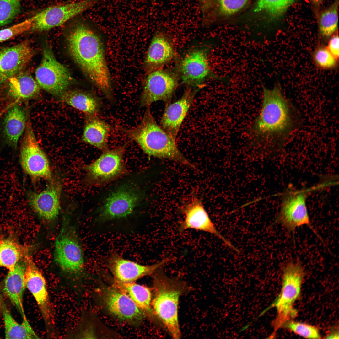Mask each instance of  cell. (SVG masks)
Masks as SVG:
<instances>
[{"instance_id":"6da1fadb","label":"cell","mask_w":339,"mask_h":339,"mask_svg":"<svg viewBox=\"0 0 339 339\" xmlns=\"http://www.w3.org/2000/svg\"><path fill=\"white\" fill-rule=\"evenodd\" d=\"M262 106L250 130L256 140H261L268 151L277 156L284 153L287 140L299 128L302 118L299 110L284 95L280 85L271 89L263 86Z\"/></svg>"},{"instance_id":"7a4b0ae2","label":"cell","mask_w":339,"mask_h":339,"mask_svg":"<svg viewBox=\"0 0 339 339\" xmlns=\"http://www.w3.org/2000/svg\"><path fill=\"white\" fill-rule=\"evenodd\" d=\"M75 20L67 34L68 52L91 81L112 102L111 78L102 40L83 21Z\"/></svg>"},{"instance_id":"3957f363","label":"cell","mask_w":339,"mask_h":339,"mask_svg":"<svg viewBox=\"0 0 339 339\" xmlns=\"http://www.w3.org/2000/svg\"><path fill=\"white\" fill-rule=\"evenodd\" d=\"M117 128L137 143L148 156L167 159L194 167L181 152L175 140L157 124L149 107L146 110L141 121L136 127Z\"/></svg>"},{"instance_id":"277c9868","label":"cell","mask_w":339,"mask_h":339,"mask_svg":"<svg viewBox=\"0 0 339 339\" xmlns=\"http://www.w3.org/2000/svg\"><path fill=\"white\" fill-rule=\"evenodd\" d=\"M155 273L151 300L153 309L171 336L174 339L180 338L179 300L180 296L188 293L191 288L180 279L166 276L162 268Z\"/></svg>"},{"instance_id":"5b68a950","label":"cell","mask_w":339,"mask_h":339,"mask_svg":"<svg viewBox=\"0 0 339 339\" xmlns=\"http://www.w3.org/2000/svg\"><path fill=\"white\" fill-rule=\"evenodd\" d=\"M305 274L304 267L299 259L290 260L283 266L281 291L273 304L277 312L272 323L273 335L285 322L296 316L297 311L294 304L300 296Z\"/></svg>"},{"instance_id":"8992f818","label":"cell","mask_w":339,"mask_h":339,"mask_svg":"<svg viewBox=\"0 0 339 339\" xmlns=\"http://www.w3.org/2000/svg\"><path fill=\"white\" fill-rule=\"evenodd\" d=\"M310 191L305 187L299 189L289 184L282 193L280 209L274 223L281 224L293 234L297 228L306 225L321 240L311 224L308 212L306 201Z\"/></svg>"},{"instance_id":"52a82bcc","label":"cell","mask_w":339,"mask_h":339,"mask_svg":"<svg viewBox=\"0 0 339 339\" xmlns=\"http://www.w3.org/2000/svg\"><path fill=\"white\" fill-rule=\"evenodd\" d=\"M35 75L40 88L59 97L67 90L72 80L70 71L56 59L48 44L44 47L42 60Z\"/></svg>"},{"instance_id":"ba28073f","label":"cell","mask_w":339,"mask_h":339,"mask_svg":"<svg viewBox=\"0 0 339 339\" xmlns=\"http://www.w3.org/2000/svg\"><path fill=\"white\" fill-rule=\"evenodd\" d=\"M98 0H80L43 8L29 18L30 31L42 32L60 26L92 7Z\"/></svg>"},{"instance_id":"9c48e42d","label":"cell","mask_w":339,"mask_h":339,"mask_svg":"<svg viewBox=\"0 0 339 339\" xmlns=\"http://www.w3.org/2000/svg\"><path fill=\"white\" fill-rule=\"evenodd\" d=\"M55 259L63 271L78 275L84 270L82 248L76 232L67 223L63 225L55 244Z\"/></svg>"},{"instance_id":"30bf717a","label":"cell","mask_w":339,"mask_h":339,"mask_svg":"<svg viewBox=\"0 0 339 339\" xmlns=\"http://www.w3.org/2000/svg\"><path fill=\"white\" fill-rule=\"evenodd\" d=\"M25 260L26 288L31 293L37 304L48 335L53 336L55 334L54 314L46 280L30 254L26 256Z\"/></svg>"},{"instance_id":"8fae6325","label":"cell","mask_w":339,"mask_h":339,"mask_svg":"<svg viewBox=\"0 0 339 339\" xmlns=\"http://www.w3.org/2000/svg\"><path fill=\"white\" fill-rule=\"evenodd\" d=\"M142 198L137 187L126 184L119 187L107 197L100 209L98 220L100 223L126 218L133 212Z\"/></svg>"},{"instance_id":"7c38bea8","label":"cell","mask_w":339,"mask_h":339,"mask_svg":"<svg viewBox=\"0 0 339 339\" xmlns=\"http://www.w3.org/2000/svg\"><path fill=\"white\" fill-rule=\"evenodd\" d=\"M127 142L117 148L107 149L94 161L85 167L88 180L102 185L126 175L123 155Z\"/></svg>"},{"instance_id":"4fadbf2b","label":"cell","mask_w":339,"mask_h":339,"mask_svg":"<svg viewBox=\"0 0 339 339\" xmlns=\"http://www.w3.org/2000/svg\"><path fill=\"white\" fill-rule=\"evenodd\" d=\"M21 144L20 163L24 172L33 179L52 180L47 158L40 147L30 124L27 122Z\"/></svg>"},{"instance_id":"5bb4252c","label":"cell","mask_w":339,"mask_h":339,"mask_svg":"<svg viewBox=\"0 0 339 339\" xmlns=\"http://www.w3.org/2000/svg\"><path fill=\"white\" fill-rule=\"evenodd\" d=\"M209 51L208 47L196 48L184 56L180 67L184 83L191 86L198 87L209 79L229 83V80L227 78L218 76L211 70L208 58Z\"/></svg>"},{"instance_id":"9a60e30c","label":"cell","mask_w":339,"mask_h":339,"mask_svg":"<svg viewBox=\"0 0 339 339\" xmlns=\"http://www.w3.org/2000/svg\"><path fill=\"white\" fill-rule=\"evenodd\" d=\"M102 289L101 299L105 306L110 314L118 320L137 325L146 316L127 294L115 286Z\"/></svg>"},{"instance_id":"2e32d148","label":"cell","mask_w":339,"mask_h":339,"mask_svg":"<svg viewBox=\"0 0 339 339\" xmlns=\"http://www.w3.org/2000/svg\"><path fill=\"white\" fill-rule=\"evenodd\" d=\"M177 86L173 74L164 70H153L146 77L140 99V107L150 105L159 100L170 103Z\"/></svg>"},{"instance_id":"e0dca14e","label":"cell","mask_w":339,"mask_h":339,"mask_svg":"<svg viewBox=\"0 0 339 339\" xmlns=\"http://www.w3.org/2000/svg\"><path fill=\"white\" fill-rule=\"evenodd\" d=\"M171 260L167 257L156 263L144 265L125 259L115 252L106 259V265L116 280L123 282H134L144 276L155 273Z\"/></svg>"},{"instance_id":"ac0fdd59","label":"cell","mask_w":339,"mask_h":339,"mask_svg":"<svg viewBox=\"0 0 339 339\" xmlns=\"http://www.w3.org/2000/svg\"><path fill=\"white\" fill-rule=\"evenodd\" d=\"M184 218L179 224L181 232L192 229L212 234L221 239L231 249L239 252L217 230L205 210L200 199L196 196L181 209Z\"/></svg>"},{"instance_id":"d6986e66","label":"cell","mask_w":339,"mask_h":339,"mask_svg":"<svg viewBox=\"0 0 339 339\" xmlns=\"http://www.w3.org/2000/svg\"><path fill=\"white\" fill-rule=\"evenodd\" d=\"M34 54L32 48L26 43L0 51V84L21 72Z\"/></svg>"},{"instance_id":"ffe728a7","label":"cell","mask_w":339,"mask_h":339,"mask_svg":"<svg viewBox=\"0 0 339 339\" xmlns=\"http://www.w3.org/2000/svg\"><path fill=\"white\" fill-rule=\"evenodd\" d=\"M61 186L58 182L51 181L40 192L28 193L29 204L41 218L48 221L54 220L58 215L61 209Z\"/></svg>"},{"instance_id":"44dd1931","label":"cell","mask_w":339,"mask_h":339,"mask_svg":"<svg viewBox=\"0 0 339 339\" xmlns=\"http://www.w3.org/2000/svg\"><path fill=\"white\" fill-rule=\"evenodd\" d=\"M196 92V90L188 88L178 100L166 104L161 120V127L175 140Z\"/></svg>"},{"instance_id":"7402d4cb","label":"cell","mask_w":339,"mask_h":339,"mask_svg":"<svg viewBox=\"0 0 339 339\" xmlns=\"http://www.w3.org/2000/svg\"><path fill=\"white\" fill-rule=\"evenodd\" d=\"M25 258L17 264L13 270L8 271L3 286V293L17 310L22 319L27 318L23 303V295L26 288Z\"/></svg>"},{"instance_id":"603a6c76","label":"cell","mask_w":339,"mask_h":339,"mask_svg":"<svg viewBox=\"0 0 339 339\" xmlns=\"http://www.w3.org/2000/svg\"><path fill=\"white\" fill-rule=\"evenodd\" d=\"M174 54L173 45L168 38L163 32L158 31L148 47L145 65L149 69L156 70L170 61Z\"/></svg>"},{"instance_id":"cb8c5ba5","label":"cell","mask_w":339,"mask_h":339,"mask_svg":"<svg viewBox=\"0 0 339 339\" xmlns=\"http://www.w3.org/2000/svg\"><path fill=\"white\" fill-rule=\"evenodd\" d=\"M31 246L20 243L15 236L10 235L0 240V267L13 270L16 265L30 254Z\"/></svg>"},{"instance_id":"d4e9b609","label":"cell","mask_w":339,"mask_h":339,"mask_svg":"<svg viewBox=\"0 0 339 339\" xmlns=\"http://www.w3.org/2000/svg\"><path fill=\"white\" fill-rule=\"evenodd\" d=\"M115 286L127 294L146 316L158 325H162L153 309L152 294L148 288L134 282H123L117 281Z\"/></svg>"},{"instance_id":"484cf974","label":"cell","mask_w":339,"mask_h":339,"mask_svg":"<svg viewBox=\"0 0 339 339\" xmlns=\"http://www.w3.org/2000/svg\"><path fill=\"white\" fill-rule=\"evenodd\" d=\"M27 118L24 111L16 104L8 111L4 118L3 133L7 143L16 148L19 139L26 128Z\"/></svg>"},{"instance_id":"4316f807","label":"cell","mask_w":339,"mask_h":339,"mask_svg":"<svg viewBox=\"0 0 339 339\" xmlns=\"http://www.w3.org/2000/svg\"><path fill=\"white\" fill-rule=\"evenodd\" d=\"M91 116L86 122L82 140L103 151L106 150L111 127L96 115Z\"/></svg>"},{"instance_id":"83f0119b","label":"cell","mask_w":339,"mask_h":339,"mask_svg":"<svg viewBox=\"0 0 339 339\" xmlns=\"http://www.w3.org/2000/svg\"><path fill=\"white\" fill-rule=\"evenodd\" d=\"M61 100L89 115H96L101 106L100 98L92 94L78 90H67L59 97Z\"/></svg>"},{"instance_id":"f1b7e54d","label":"cell","mask_w":339,"mask_h":339,"mask_svg":"<svg viewBox=\"0 0 339 339\" xmlns=\"http://www.w3.org/2000/svg\"><path fill=\"white\" fill-rule=\"evenodd\" d=\"M5 338L7 339H39L27 318L21 323L16 321L3 303L2 308Z\"/></svg>"},{"instance_id":"f546056e","label":"cell","mask_w":339,"mask_h":339,"mask_svg":"<svg viewBox=\"0 0 339 339\" xmlns=\"http://www.w3.org/2000/svg\"><path fill=\"white\" fill-rule=\"evenodd\" d=\"M8 80L9 94L15 99H30L40 93V88L36 81L27 73L20 72Z\"/></svg>"},{"instance_id":"4dcf8cb0","label":"cell","mask_w":339,"mask_h":339,"mask_svg":"<svg viewBox=\"0 0 339 339\" xmlns=\"http://www.w3.org/2000/svg\"><path fill=\"white\" fill-rule=\"evenodd\" d=\"M338 0H335L328 7L323 11L318 19V28L320 34L327 37L336 30L338 23Z\"/></svg>"},{"instance_id":"1f68e13d","label":"cell","mask_w":339,"mask_h":339,"mask_svg":"<svg viewBox=\"0 0 339 339\" xmlns=\"http://www.w3.org/2000/svg\"><path fill=\"white\" fill-rule=\"evenodd\" d=\"M295 0H257L254 7L256 12L266 13L272 19H276L285 13Z\"/></svg>"},{"instance_id":"d6a6232c","label":"cell","mask_w":339,"mask_h":339,"mask_svg":"<svg viewBox=\"0 0 339 339\" xmlns=\"http://www.w3.org/2000/svg\"><path fill=\"white\" fill-rule=\"evenodd\" d=\"M282 328H285L304 337L309 339H320L321 335L318 329L311 325L289 320Z\"/></svg>"},{"instance_id":"836d02e7","label":"cell","mask_w":339,"mask_h":339,"mask_svg":"<svg viewBox=\"0 0 339 339\" xmlns=\"http://www.w3.org/2000/svg\"><path fill=\"white\" fill-rule=\"evenodd\" d=\"M21 0H0V27L10 23L20 11Z\"/></svg>"},{"instance_id":"e575fe53","label":"cell","mask_w":339,"mask_h":339,"mask_svg":"<svg viewBox=\"0 0 339 339\" xmlns=\"http://www.w3.org/2000/svg\"><path fill=\"white\" fill-rule=\"evenodd\" d=\"M313 58L316 65L322 69H331L336 65V60L327 47L323 46L316 49L314 53Z\"/></svg>"},{"instance_id":"d590c367","label":"cell","mask_w":339,"mask_h":339,"mask_svg":"<svg viewBox=\"0 0 339 339\" xmlns=\"http://www.w3.org/2000/svg\"><path fill=\"white\" fill-rule=\"evenodd\" d=\"M30 21L27 19L19 23L0 30V42L30 31Z\"/></svg>"},{"instance_id":"8d00e7d4","label":"cell","mask_w":339,"mask_h":339,"mask_svg":"<svg viewBox=\"0 0 339 339\" xmlns=\"http://www.w3.org/2000/svg\"><path fill=\"white\" fill-rule=\"evenodd\" d=\"M250 0H218V8L220 13L229 16L242 9Z\"/></svg>"},{"instance_id":"74e56055","label":"cell","mask_w":339,"mask_h":339,"mask_svg":"<svg viewBox=\"0 0 339 339\" xmlns=\"http://www.w3.org/2000/svg\"><path fill=\"white\" fill-rule=\"evenodd\" d=\"M327 49L337 60L339 55V38L338 35L336 34L330 40Z\"/></svg>"},{"instance_id":"f35d334b","label":"cell","mask_w":339,"mask_h":339,"mask_svg":"<svg viewBox=\"0 0 339 339\" xmlns=\"http://www.w3.org/2000/svg\"><path fill=\"white\" fill-rule=\"evenodd\" d=\"M203 17H206L208 13L212 7L213 0H198Z\"/></svg>"},{"instance_id":"ab89813d","label":"cell","mask_w":339,"mask_h":339,"mask_svg":"<svg viewBox=\"0 0 339 339\" xmlns=\"http://www.w3.org/2000/svg\"><path fill=\"white\" fill-rule=\"evenodd\" d=\"M326 338L338 339L339 332L338 328L336 326L332 328L329 331L326 336Z\"/></svg>"},{"instance_id":"60d3db41","label":"cell","mask_w":339,"mask_h":339,"mask_svg":"<svg viewBox=\"0 0 339 339\" xmlns=\"http://www.w3.org/2000/svg\"><path fill=\"white\" fill-rule=\"evenodd\" d=\"M314 3L316 4H318L321 3L323 0H311Z\"/></svg>"},{"instance_id":"b9f144b4","label":"cell","mask_w":339,"mask_h":339,"mask_svg":"<svg viewBox=\"0 0 339 339\" xmlns=\"http://www.w3.org/2000/svg\"><path fill=\"white\" fill-rule=\"evenodd\" d=\"M3 303V302L2 299L0 297V311H1L2 310V308Z\"/></svg>"},{"instance_id":"7bdbcfd3","label":"cell","mask_w":339,"mask_h":339,"mask_svg":"<svg viewBox=\"0 0 339 339\" xmlns=\"http://www.w3.org/2000/svg\"><path fill=\"white\" fill-rule=\"evenodd\" d=\"M156 1H157V0H153V4L155 3L156 2Z\"/></svg>"}]
</instances>
